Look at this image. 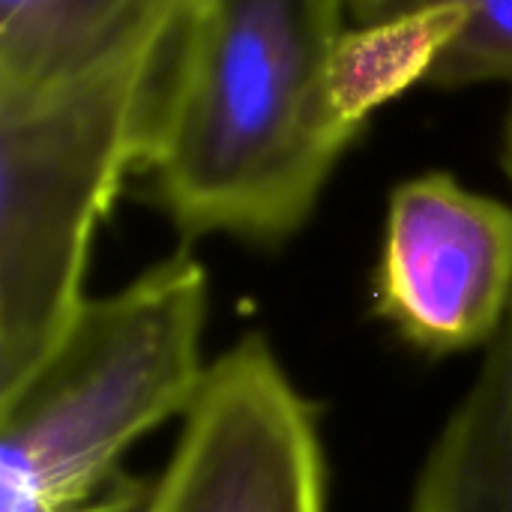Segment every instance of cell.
<instances>
[{"label": "cell", "mask_w": 512, "mask_h": 512, "mask_svg": "<svg viewBox=\"0 0 512 512\" xmlns=\"http://www.w3.org/2000/svg\"><path fill=\"white\" fill-rule=\"evenodd\" d=\"M141 512H327L321 414L264 333L210 363Z\"/></svg>", "instance_id": "cell-4"}, {"label": "cell", "mask_w": 512, "mask_h": 512, "mask_svg": "<svg viewBox=\"0 0 512 512\" xmlns=\"http://www.w3.org/2000/svg\"><path fill=\"white\" fill-rule=\"evenodd\" d=\"M186 12L90 69L0 93V399L87 300L96 231L147 159Z\"/></svg>", "instance_id": "cell-2"}, {"label": "cell", "mask_w": 512, "mask_h": 512, "mask_svg": "<svg viewBox=\"0 0 512 512\" xmlns=\"http://www.w3.org/2000/svg\"><path fill=\"white\" fill-rule=\"evenodd\" d=\"M471 9L459 0H441L381 21L345 27L333 45L327 84L336 114L366 129L375 111L426 87L438 63L459 42Z\"/></svg>", "instance_id": "cell-8"}, {"label": "cell", "mask_w": 512, "mask_h": 512, "mask_svg": "<svg viewBox=\"0 0 512 512\" xmlns=\"http://www.w3.org/2000/svg\"><path fill=\"white\" fill-rule=\"evenodd\" d=\"M210 282L183 243L123 288L87 297L54 351L0 399V512L90 504L126 450L198 399Z\"/></svg>", "instance_id": "cell-3"}, {"label": "cell", "mask_w": 512, "mask_h": 512, "mask_svg": "<svg viewBox=\"0 0 512 512\" xmlns=\"http://www.w3.org/2000/svg\"><path fill=\"white\" fill-rule=\"evenodd\" d=\"M512 306V207L447 171L399 183L387 201L372 312L414 351H483Z\"/></svg>", "instance_id": "cell-5"}, {"label": "cell", "mask_w": 512, "mask_h": 512, "mask_svg": "<svg viewBox=\"0 0 512 512\" xmlns=\"http://www.w3.org/2000/svg\"><path fill=\"white\" fill-rule=\"evenodd\" d=\"M441 0H345V18L354 24L381 21ZM471 21L459 42L438 63L429 90H465L477 84H512V0H459Z\"/></svg>", "instance_id": "cell-9"}, {"label": "cell", "mask_w": 512, "mask_h": 512, "mask_svg": "<svg viewBox=\"0 0 512 512\" xmlns=\"http://www.w3.org/2000/svg\"><path fill=\"white\" fill-rule=\"evenodd\" d=\"M192 0H0V93H24L132 45Z\"/></svg>", "instance_id": "cell-7"}, {"label": "cell", "mask_w": 512, "mask_h": 512, "mask_svg": "<svg viewBox=\"0 0 512 512\" xmlns=\"http://www.w3.org/2000/svg\"><path fill=\"white\" fill-rule=\"evenodd\" d=\"M504 171H507L512 183V102L510 114H507V126H504Z\"/></svg>", "instance_id": "cell-11"}, {"label": "cell", "mask_w": 512, "mask_h": 512, "mask_svg": "<svg viewBox=\"0 0 512 512\" xmlns=\"http://www.w3.org/2000/svg\"><path fill=\"white\" fill-rule=\"evenodd\" d=\"M147 495H150L147 480H138V477L126 474V471H120L90 504L75 507L69 512H141Z\"/></svg>", "instance_id": "cell-10"}, {"label": "cell", "mask_w": 512, "mask_h": 512, "mask_svg": "<svg viewBox=\"0 0 512 512\" xmlns=\"http://www.w3.org/2000/svg\"><path fill=\"white\" fill-rule=\"evenodd\" d=\"M345 0H192L138 177L183 243H288L366 129L330 102Z\"/></svg>", "instance_id": "cell-1"}, {"label": "cell", "mask_w": 512, "mask_h": 512, "mask_svg": "<svg viewBox=\"0 0 512 512\" xmlns=\"http://www.w3.org/2000/svg\"><path fill=\"white\" fill-rule=\"evenodd\" d=\"M435 435L408 512H512V306Z\"/></svg>", "instance_id": "cell-6"}]
</instances>
